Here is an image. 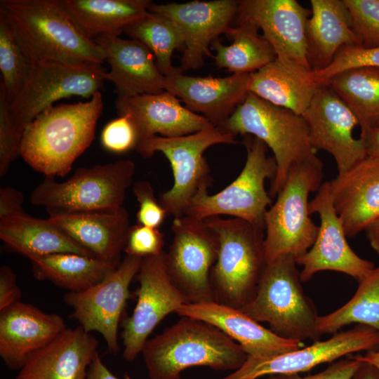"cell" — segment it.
<instances>
[{
  "instance_id": "6da1fadb",
  "label": "cell",
  "mask_w": 379,
  "mask_h": 379,
  "mask_svg": "<svg viewBox=\"0 0 379 379\" xmlns=\"http://www.w3.org/2000/svg\"><path fill=\"white\" fill-rule=\"evenodd\" d=\"M102 107L100 91L86 102L48 107L25 126L20 157L46 177L67 175L93 140Z\"/></svg>"
},
{
  "instance_id": "7a4b0ae2",
  "label": "cell",
  "mask_w": 379,
  "mask_h": 379,
  "mask_svg": "<svg viewBox=\"0 0 379 379\" xmlns=\"http://www.w3.org/2000/svg\"><path fill=\"white\" fill-rule=\"evenodd\" d=\"M2 10L33 64L102 65L106 55L85 36L60 0H1Z\"/></svg>"
},
{
  "instance_id": "3957f363",
  "label": "cell",
  "mask_w": 379,
  "mask_h": 379,
  "mask_svg": "<svg viewBox=\"0 0 379 379\" xmlns=\"http://www.w3.org/2000/svg\"><path fill=\"white\" fill-rule=\"evenodd\" d=\"M141 354L149 379H180L183 371L193 366L234 371L248 357L220 329L187 317L148 339Z\"/></svg>"
},
{
  "instance_id": "277c9868",
  "label": "cell",
  "mask_w": 379,
  "mask_h": 379,
  "mask_svg": "<svg viewBox=\"0 0 379 379\" xmlns=\"http://www.w3.org/2000/svg\"><path fill=\"white\" fill-rule=\"evenodd\" d=\"M204 220L218 240L211 272L215 301L241 309L254 297L267 265L265 230L240 218Z\"/></svg>"
},
{
  "instance_id": "5b68a950",
  "label": "cell",
  "mask_w": 379,
  "mask_h": 379,
  "mask_svg": "<svg viewBox=\"0 0 379 379\" xmlns=\"http://www.w3.org/2000/svg\"><path fill=\"white\" fill-rule=\"evenodd\" d=\"M217 127L234 136L252 135L272 149L277 163V173L271 182L269 192L271 197L281 190L293 166L317 157L301 115L273 105L251 92Z\"/></svg>"
},
{
  "instance_id": "8992f818",
  "label": "cell",
  "mask_w": 379,
  "mask_h": 379,
  "mask_svg": "<svg viewBox=\"0 0 379 379\" xmlns=\"http://www.w3.org/2000/svg\"><path fill=\"white\" fill-rule=\"evenodd\" d=\"M301 282L293 257L267 262L254 297L240 310L258 322L268 323L282 338L299 342L319 340V315Z\"/></svg>"
},
{
  "instance_id": "52a82bcc",
  "label": "cell",
  "mask_w": 379,
  "mask_h": 379,
  "mask_svg": "<svg viewBox=\"0 0 379 379\" xmlns=\"http://www.w3.org/2000/svg\"><path fill=\"white\" fill-rule=\"evenodd\" d=\"M323 166L317 157L291 168L265 215L267 263L286 256L297 259L313 245L319 226L310 218L308 197L323 184Z\"/></svg>"
},
{
  "instance_id": "ba28073f",
  "label": "cell",
  "mask_w": 379,
  "mask_h": 379,
  "mask_svg": "<svg viewBox=\"0 0 379 379\" xmlns=\"http://www.w3.org/2000/svg\"><path fill=\"white\" fill-rule=\"evenodd\" d=\"M234 138V135L213 126L182 136H154L137 146L135 150L143 157L149 158L159 152L170 162L173 185L158 199L168 216L183 215L197 194L208 190L211 185V170L204 152L217 144H237Z\"/></svg>"
},
{
  "instance_id": "9c48e42d",
  "label": "cell",
  "mask_w": 379,
  "mask_h": 379,
  "mask_svg": "<svg viewBox=\"0 0 379 379\" xmlns=\"http://www.w3.org/2000/svg\"><path fill=\"white\" fill-rule=\"evenodd\" d=\"M135 165L130 159L78 168L64 182L46 177L32 192L30 202L58 211H117L131 186Z\"/></svg>"
},
{
  "instance_id": "30bf717a",
  "label": "cell",
  "mask_w": 379,
  "mask_h": 379,
  "mask_svg": "<svg viewBox=\"0 0 379 379\" xmlns=\"http://www.w3.org/2000/svg\"><path fill=\"white\" fill-rule=\"evenodd\" d=\"M244 144L247 156L240 174L219 192H199L184 215L204 220L215 215L240 218L265 231V215L272 206V199L265 187L267 178L277 173L274 157L267 155V146L260 139L248 135Z\"/></svg>"
},
{
  "instance_id": "8fae6325",
  "label": "cell",
  "mask_w": 379,
  "mask_h": 379,
  "mask_svg": "<svg viewBox=\"0 0 379 379\" xmlns=\"http://www.w3.org/2000/svg\"><path fill=\"white\" fill-rule=\"evenodd\" d=\"M106 72L102 65L34 63L22 91L9 105L18 130L22 134L29 123L57 100L72 95L90 99L102 88Z\"/></svg>"
},
{
  "instance_id": "7c38bea8",
  "label": "cell",
  "mask_w": 379,
  "mask_h": 379,
  "mask_svg": "<svg viewBox=\"0 0 379 379\" xmlns=\"http://www.w3.org/2000/svg\"><path fill=\"white\" fill-rule=\"evenodd\" d=\"M172 242L166 252L168 274L189 302L215 301L211 282L218 240L204 220L187 215L173 218Z\"/></svg>"
},
{
  "instance_id": "4fadbf2b",
  "label": "cell",
  "mask_w": 379,
  "mask_h": 379,
  "mask_svg": "<svg viewBox=\"0 0 379 379\" xmlns=\"http://www.w3.org/2000/svg\"><path fill=\"white\" fill-rule=\"evenodd\" d=\"M140 287L132 314L122 321L123 357L133 361L155 327L188 300L172 281L166 264V252L142 258L137 274Z\"/></svg>"
},
{
  "instance_id": "5bb4252c",
  "label": "cell",
  "mask_w": 379,
  "mask_h": 379,
  "mask_svg": "<svg viewBox=\"0 0 379 379\" xmlns=\"http://www.w3.org/2000/svg\"><path fill=\"white\" fill-rule=\"evenodd\" d=\"M378 349L379 331L357 325L338 331L327 340H319L288 352L264 357L248 356L239 368L221 379H258L265 375L299 374L352 353Z\"/></svg>"
},
{
  "instance_id": "9a60e30c",
  "label": "cell",
  "mask_w": 379,
  "mask_h": 379,
  "mask_svg": "<svg viewBox=\"0 0 379 379\" xmlns=\"http://www.w3.org/2000/svg\"><path fill=\"white\" fill-rule=\"evenodd\" d=\"M142 259L126 255L100 282L80 292H68L63 297L79 326L87 333H100L112 354L119 350L118 328L130 296V284L140 270Z\"/></svg>"
},
{
  "instance_id": "2e32d148",
  "label": "cell",
  "mask_w": 379,
  "mask_h": 379,
  "mask_svg": "<svg viewBox=\"0 0 379 379\" xmlns=\"http://www.w3.org/2000/svg\"><path fill=\"white\" fill-rule=\"evenodd\" d=\"M310 143L315 149L329 153L338 173H343L368 157L364 141L353 135L357 119L333 90L319 84L312 100L301 115Z\"/></svg>"
},
{
  "instance_id": "e0dca14e",
  "label": "cell",
  "mask_w": 379,
  "mask_h": 379,
  "mask_svg": "<svg viewBox=\"0 0 379 379\" xmlns=\"http://www.w3.org/2000/svg\"><path fill=\"white\" fill-rule=\"evenodd\" d=\"M309 213H317L320 225L312 247L295 259L302 267V282L310 281L321 271L345 274L360 281L373 269L374 265L359 256L350 246L341 220L335 212L330 196L328 182H323L309 203Z\"/></svg>"
},
{
  "instance_id": "ac0fdd59",
  "label": "cell",
  "mask_w": 379,
  "mask_h": 379,
  "mask_svg": "<svg viewBox=\"0 0 379 379\" xmlns=\"http://www.w3.org/2000/svg\"><path fill=\"white\" fill-rule=\"evenodd\" d=\"M239 1H193L185 3L154 4L148 11L172 21L181 31L185 48L181 58L182 72L198 69L206 56H212L210 46L218 36L231 27L237 17Z\"/></svg>"
},
{
  "instance_id": "d6986e66",
  "label": "cell",
  "mask_w": 379,
  "mask_h": 379,
  "mask_svg": "<svg viewBox=\"0 0 379 379\" xmlns=\"http://www.w3.org/2000/svg\"><path fill=\"white\" fill-rule=\"evenodd\" d=\"M310 14L311 11L295 0H241L237 20V23L251 22L261 29L277 59L293 61L312 70L305 39Z\"/></svg>"
},
{
  "instance_id": "ffe728a7",
  "label": "cell",
  "mask_w": 379,
  "mask_h": 379,
  "mask_svg": "<svg viewBox=\"0 0 379 379\" xmlns=\"http://www.w3.org/2000/svg\"><path fill=\"white\" fill-rule=\"evenodd\" d=\"M114 104L118 114L128 116L133 123L138 145L158 134L178 137L215 126L202 115L183 107L180 100L167 91L131 98L117 97Z\"/></svg>"
},
{
  "instance_id": "44dd1931",
  "label": "cell",
  "mask_w": 379,
  "mask_h": 379,
  "mask_svg": "<svg viewBox=\"0 0 379 379\" xmlns=\"http://www.w3.org/2000/svg\"><path fill=\"white\" fill-rule=\"evenodd\" d=\"M67 328L64 319L18 301L0 311V357L11 370H20L28 357Z\"/></svg>"
},
{
  "instance_id": "7402d4cb",
  "label": "cell",
  "mask_w": 379,
  "mask_h": 379,
  "mask_svg": "<svg viewBox=\"0 0 379 379\" xmlns=\"http://www.w3.org/2000/svg\"><path fill=\"white\" fill-rule=\"evenodd\" d=\"M175 313L214 326L239 344L250 357H271L305 346L303 342L279 336L240 309L216 301L188 302L180 306Z\"/></svg>"
},
{
  "instance_id": "603a6c76",
  "label": "cell",
  "mask_w": 379,
  "mask_h": 379,
  "mask_svg": "<svg viewBox=\"0 0 379 379\" xmlns=\"http://www.w3.org/2000/svg\"><path fill=\"white\" fill-rule=\"evenodd\" d=\"M328 183L347 237L366 231L379 218V158L368 156Z\"/></svg>"
},
{
  "instance_id": "cb8c5ba5",
  "label": "cell",
  "mask_w": 379,
  "mask_h": 379,
  "mask_svg": "<svg viewBox=\"0 0 379 379\" xmlns=\"http://www.w3.org/2000/svg\"><path fill=\"white\" fill-rule=\"evenodd\" d=\"M48 219L93 256L117 267L130 228L128 211L47 210Z\"/></svg>"
},
{
  "instance_id": "d4e9b609",
  "label": "cell",
  "mask_w": 379,
  "mask_h": 379,
  "mask_svg": "<svg viewBox=\"0 0 379 379\" xmlns=\"http://www.w3.org/2000/svg\"><path fill=\"white\" fill-rule=\"evenodd\" d=\"M95 41L104 51L110 66L105 79L114 84L118 98L166 91V77L159 69L152 52L142 42L119 36H104Z\"/></svg>"
},
{
  "instance_id": "484cf974",
  "label": "cell",
  "mask_w": 379,
  "mask_h": 379,
  "mask_svg": "<svg viewBox=\"0 0 379 379\" xmlns=\"http://www.w3.org/2000/svg\"><path fill=\"white\" fill-rule=\"evenodd\" d=\"M249 74L202 77L179 72L166 77V91L185 102L188 109L218 126L246 98Z\"/></svg>"
},
{
  "instance_id": "4316f807",
  "label": "cell",
  "mask_w": 379,
  "mask_h": 379,
  "mask_svg": "<svg viewBox=\"0 0 379 379\" xmlns=\"http://www.w3.org/2000/svg\"><path fill=\"white\" fill-rule=\"evenodd\" d=\"M98 341L80 326L67 328L30 355L15 379H86Z\"/></svg>"
},
{
  "instance_id": "83f0119b",
  "label": "cell",
  "mask_w": 379,
  "mask_h": 379,
  "mask_svg": "<svg viewBox=\"0 0 379 379\" xmlns=\"http://www.w3.org/2000/svg\"><path fill=\"white\" fill-rule=\"evenodd\" d=\"M311 17L306 24L307 57L312 71L327 67L345 46H361L353 29L344 0H311Z\"/></svg>"
},
{
  "instance_id": "f1b7e54d",
  "label": "cell",
  "mask_w": 379,
  "mask_h": 379,
  "mask_svg": "<svg viewBox=\"0 0 379 379\" xmlns=\"http://www.w3.org/2000/svg\"><path fill=\"white\" fill-rule=\"evenodd\" d=\"M317 86L311 69L277 58L249 74V92L299 115L309 106Z\"/></svg>"
},
{
  "instance_id": "f546056e",
  "label": "cell",
  "mask_w": 379,
  "mask_h": 379,
  "mask_svg": "<svg viewBox=\"0 0 379 379\" xmlns=\"http://www.w3.org/2000/svg\"><path fill=\"white\" fill-rule=\"evenodd\" d=\"M0 239L8 248L29 259L62 253L94 258L48 218L28 214L0 220Z\"/></svg>"
},
{
  "instance_id": "4dcf8cb0",
  "label": "cell",
  "mask_w": 379,
  "mask_h": 379,
  "mask_svg": "<svg viewBox=\"0 0 379 379\" xmlns=\"http://www.w3.org/2000/svg\"><path fill=\"white\" fill-rule=\"evenodd\" d=\"M75 25L88 39L120 36L148 13L150 0H60Z\"/></svg>"
},
{
  "instance_id": "1f68e13d",
  "label": "cell",
  "mask_w": 379,
  "mask_h": 379,
  "mask_svg": "<svg viewBox=\"0 0 379 379\" xmlns=\"http://www.w3.org/2000/svg\"><path fill=\"white\" fill-rule=\"evenodd\" d=\"M34 277L69 292H80L102 281L116 267L98 258L62 253L29 259Z\"/></svg>"
},
{
  "instance_id": "d6a6232c",
  "label": "cell",
  "mask_w": 379,
  "mask_h": 379,
  "mask_svg": "<svg viewBox=\"0 0 379 379\" xmlns=\"http://www.w3.org/2000/svg\"><path fill=\"white\" fill-rule=\"evenodd\" d=\"M259 30L257 26L247 22L231 27L225 34L231 44L225 46L218 39L211 44L215 51L213 55L215 64L232 74H249L275 60L277 55L273 47L259 34Z\"/></svg>"
},
{
  "instance_id": "836d02e7",
  "label": "cell",
  "mask_w": 379,
  "mask_h": 379,
  "mask_svg": "<svg viewBox=\"0 0 379 379\" xmlns=\"http://www.w3.org/2000/svg\"><path fill=\"white\" fill-rule=\"evenodd\" d=\"M357 119L361 132L379 128V68L350 69L325 83Z\"/></svg>"
},
{
  "instance_id": "e575fe53",
  "label": "cell",
  "mask_w": 379,
  "mask_h": 379,
  "mask_svg": "<svg viewBox=\"0 0 379 379\" xmlns=\"http://www.w3.org/2000/svg\"><path fill=\"white\" fill-rule=\"evenodd\" d=\"M351 324L379 331V265L359 281L355 293L345 305L319 317L317 332L319 336L334 334Z\"/></svg>"
},
{
  "instance_id": "d590c367",
  "label": "cell",
  "mask_w": 379,
  "mask_h": 379,
  "mask_svg": "<svg viewBox=\"0 0 379 379\" xmlns=\"http://www.w3.org/2000/svg\"><path fill=\"white\" fill-rule=\"evenodd\" d=\"M124 33L132 39L145 44L154 54L160 72L168 77L183 72L172 63L175 50L185 48V40L180 29L164 16L149 12L126 27Z\"/></svg>"
},
{
  "instance_id": "8d00e7d4",
  "label": "cell",
  "mask_w": 379,
  "mask_h": 379,
  "mask_svg": "<svg viewBox=\"0 0 379 379\" xmlns=\"http://www.w3.org/2000/svg\"><path fill=\"white\" fill-rule=\"evenodd\" d=\"M33 62L4 12L0 9L1 81L11 105L18 97L28 78Z\"/></svg>"
},
{
  "instance_id": "74e56055",
  "label": "cell",
  "mask_w": 379,
  "mask_h": 379,
  "mask_svg": "<svg viewBox=\"0 0 379 379\" xmlns=\"http://www.w3.org/2000/svg\"><path fill=\"white\" fill-rule=\"evenodd\" d=\"M359 67L379 68V46H343L337 52L327 67L319 71H312V76L314 82L319 85L339 73Z\"/></svg>"
},
{
  "instance_id": "f35d334b",
  "label": "cell",
  "mask_w": 379,
  "mask_h": 379,
  "mask_svg": "<svg viewBox=\"0 0 379 379\" xmlns=\"http://www.w3.org/2000/svg\"><path fill=\"white\" fill-rule=\"evenodd\" d=\"M353 29L366 48L379 46V0H344Z\"/></svg>"
},
{
  "instance_id": "ab89813d",
  "label": "cell",
  "mask_w": 379,
  "mask_h": 379,
  "mask_svg": "<svg viewBox=\"0 0 379 379\" xmlns=\"http://www.w3.org/2000/svg\"><path fill=\"white\" fill-rule=\"evenodd\" d=\"M22 134L15 126L3 84L0 83V176L20 156Z\"/></svg>"
},
{
  "instance_id": "60d3db41",
  "label": "cell",
  "mask_w": 379,
  "mask_h": 379,
  "mask_svg": "<svg viewBox=\"0 0 379 379\" xmlns=\"http://www.w3.org/2000/svg\"><path fill=\"white\" fill-rule=\"evenodd\" d=\"M100 140L106 149L114 153L135 149L138 145L135 126L126 115L108 122L102 131Z\"/></svg>"
},
{
  "instance_id": "b9f144b4",
  "label": "cell",
  "mask_w": 379,
  "mask_h": 379,
  "mask_svg": "<svg viewBox=\"0 0 379 379\" xmlns=\"http://www.w3.org/2000/svg\"><path fill=\"white\" fill-rule=\"evenodd\" d=\"M164 245V234L159 228L137 224L129 228L124 252L126 255L142 258L161 254Z\"/></svg>"
},
{
  "instance_id": "7bdbcfd3",
  "label": "cell",
  "mask_w": 379,
  "mask_h": 379,
  "mask_svg": "<svg viewBox=\"0 0 379 379\" xmlns=\"http://www.w3.org/2000/svg\"><path fill=\"white\" fill-rule=\"evenodd\" d=\"M133 192L139 204L136 214L138 224L159 228L168 215L155 198L151 184L146 180L137 181L133 185Z\"/></svg>"
},
{
  "instance_id": "ee69618b",
  "label": "cell",
  "mask_w": 379,
  "mask_h": 379,
  "mask_svg": "<svg viewBox=\"0 0 379 379\" xmlns=\"http://www.w3.org/2000/svg\"><path fill=\"white\" fill-rule=\"evenodd\" d=\"M362 361L357 356L341 359L324 371L305 376L300 374L274 375L275 379H352Z\"/></svg>"
},
{
  "instance_id": "f6af8a7d",
  "label": "cell",
  "mask_w": 379,
  "mask_h": 379,
  "mask_svg": "<svg viewBox=\"0 0 379 379\" xmlns=\"http://www.w3.org/2000/svg\"><path fill=\"white\" fill-rule=\"evenodd\" d=\"M22 293L16 276L8 265L0 268V311L20 301Z\"/></svg>"
},
{
  "instance_id": "bcb514c9",
  "label": "cell",
  "mask_w": 379,
  "mask_h": 379,
  "mask_svg": "<svg viewBox=\"0 0 379 379\" xmlns=\"http://www.w3.org/2000/svg\"><path fill=\"white\" fill-rule=\"evenodd\" d=\"M23 202V194L19 190L11 187H1L0 220L27 215L22 208Z\"/></svg>"
},
{
  "instance_id": "7dc6e473",
  "label": "cell",
  "mask_w": 379,
  "mask_h": 379,
  "mask_svg": "<svg viewBox=\"0 0 379 379\" xmlns=\"http://www.w3.org/2000/svg\"><path fill=\"white\" fill-rule=\"evenodd\" d=\"M86 379H119L114 375L102 362L98 352L95 355L91 363ZM123 379H130L128 374H126Z\"/></svg>"
},
{
  "instance_id": "c3c4849f",
  "label": "cell",
  "mask_w": 379,
  "mask_h": 379,
  "mask_svg": "<svg viewBox=\"0 0 379 379\" xmlns=\"http://www.w3.org/2000/svg\"><path fill=\"white\" fill-rule=\"evenodd\" d=\"M360 138L365 142L368 156L379 158V128L361 132Z\"/></svg>"
},
{
  "instance_id": "681fc988",
  "label": "cell",
  "mask_w": 379,
  "mask_h": 379,
  "mask_svg": "<svg viewBox=\"0 0 379 379\" xmlns=\"http://www.w3.org/2000/svg\"><path fill=\"white\" fill-rule=\"evenodd\" d=\"M352 379H379V371L374 366L362 361Z\"/></svg>"
},
{
  "instance_id": "f907efd6",
  "label": "cell",
  "mask_w": 379,
  "mask_h": 379,
  "mask_svg": "<svg viewBox=\"0 0 379 379\" xmlns=\"http://www.w3.org/2000/svg\"><path fill=\"white\" fill-rule=\"evenodd\" d=\"M366 232L371 246L379 255V218L373 222Z\"/></svg>"
},
{
  "instance_id": "816d5d0a",
  "label": "cell",
  "mask_w": 379,
  "mask_h": 379,
  "mask_svg": "<svg viewBox=\"0 0 379 379\" xmlns=\"http://www.w3.org/2000/svg\"><path fill=\"white\" fill-rule=\"evenodd\" d=\"M359 360L374 366L379 371V349L367 352L364 355H357Z\"/></svg>"
},
{
  "instance_id": "f5cc1de1",
  "label": "cell",
  "mask_w": 379,
  "mask_h": 379,
  "mask_svg": "<svg viewBox=\"0 0 379 379\" xmlns=\"http://www.w3.org/2000/svg\"><path fill=\"white\" fill-rule=\"evenodd\" d=\"M267 379H275V376L274 375H272V376H270Z\"/></svg>"
}]
</instances>
